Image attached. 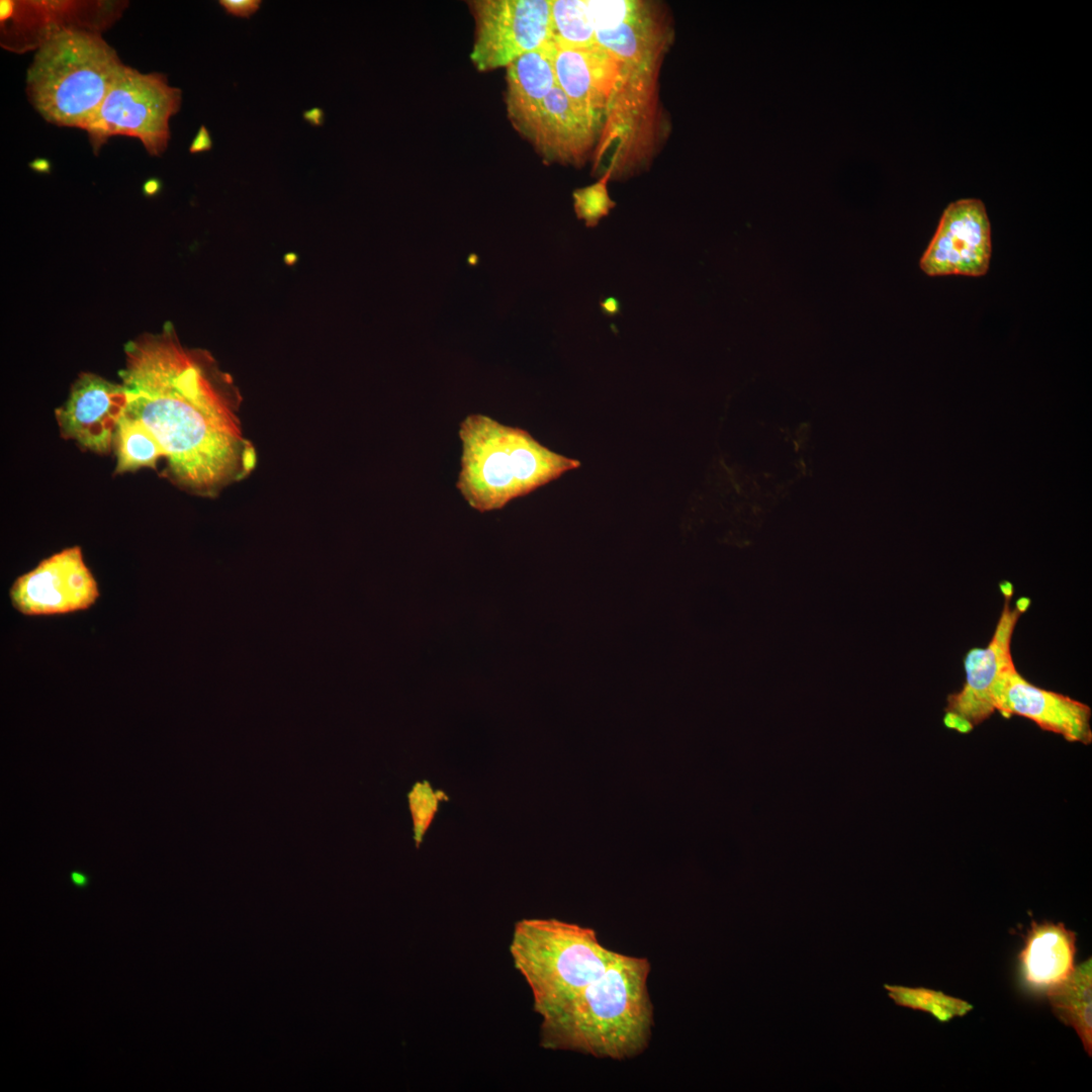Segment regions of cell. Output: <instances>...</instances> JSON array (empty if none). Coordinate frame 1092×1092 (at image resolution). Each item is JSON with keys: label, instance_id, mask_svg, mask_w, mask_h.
I'll return each mask as SVG.
<instances>
[{"label": "cell", "instance_id": "obj_2", "mask_svg": "<svg viewBox=\"0 0 1092 1092\" xmlns=\"http://www.w3.org/2000/svg\"><path fill=\"white\" fill-rule=\"evenodd\" d=\"M136 418L165 453L163 475L186 492L214 497L246 478L257 452L242 430V395L212 354L184 345L167 322L124 346L119 371Z\"/></svg>", "mask_w": 1092, "mask_h": 1092}, {"label": "cell", "instance_id": "obj_1", "mask_svg": "<svg viewBox=\"0 0 1092 1092\" xmlns=\"http://www.w3.org/2000/svg\"><path fill=\"white\" fill-rule=\"evenodd\" d=\"M541 1017L540 1044L623 1061L648 1048L654 1025L651 965L602 944L597 932L557 919H523L510 943Z\"/></svg>", "mask_w": 1092, "mask_h": 1092}, {"label": "cell", "instance_id": "obj_22", "mask_svg": "<svg viewBox=\"0 0 1092 1092\" xmlns=\"http://www.w3.org/2000/svg\"><path fill=\"white\" fill-rule=\"evenodd\" d=\"M575 210L580 218H584L587 225H595L599 219L609 212L614 206L606 188V181L577 190L574 193Z\"/></svg>", "mask_w": 1092, "mask_h": 1092}, {"label": "cell", "instance_id": "obj_27", "mask_svg": "<svg viewBox=\"0 0 1092 1092\" xmlns=\"http://www.w3.org/2000/svg\"><path fill=\"white\" fill-rule=\"evenodd\" d=\"M72 880L74 881V883L76 885H79V886H83V885L86 884V878L83 875L79 874V873H73L72 874Z\"/></svg>", "mask_w": 1092, "mask_h": 1092}, {"label": "cell", "instance_id": "obj_16", "mask_svg": "<svg viewBox=\"0 0 1092 1092\" xmlns=\"http://www.w3.org/2000/svg\"><path fill=\"white\" fill-rule=\"evenodd\" d=\"M1052 1010L1064 1024L1072 1026L1086 1053L1092 1055V960L1074 968L1059 986L1046 991Z\"/></svg>", "mask_w": 1092, "mask_h": 1092}, {"label": "cell", "instance_id": "obj_15", "mask_svg": "<svg viewBox=\"0 0 1092 1092\" xmlns=\"http://www.w3.org/2000/svg\"><path fill=\"white\" fill-rule=\"evenodd\" d=\"M554 41L527 53L507 68L508 116L525 135L545 97L556 85L553 69Z\"/></svg>", "mask_w": 1092, "mask_h": 1092}, {"label": "cell", "instance_id": "obj_8", "mask_svg": "<svg viewBox=\"0 0 1092 1092\" xmlns=\"http://www.w3.org/2000/svg\"><path fill=\"white\" fill-rule=\"evenodd\" d=\"M99 597L98 582L77 545L43 558L9 589L12 607L29 617L86 611Z\"/></svg>", "mask_w": 1092, "mask_h": 1092}, {"label": "cell", "instance_id": "obj_25", "mask_svg": "<svg viewBox=\"0 0 1092 1092\" xmlns=\"http://www.w3.org/2000/svg\"><path fill=\"white\" fill-rule=\"evenodd\" d=\"M13 4L10 1H1V20L12 14Z\"/></svg>", "mask_w": 1092, "mask_h": 1092}, {"label": "cell", "instance_id": "obj_17", "mask_svg": "<svg viewBox=\"0 0 1092 1092\" xmlns=\"http://www.w3.org/2000/svg\"><path fill=\"white\" fill-rule=\"evenodd\" d=\"M112 450L115 473L157 467L165 453L156 437L134 417L124 412L114 431Z\"/></svg>", "mask_w": 1092, "mask_h": 1092}, {"label": "cell", "instance_id": "obj_20", "mask_svg": "<svg viewBox=\"0 0 1092 1092\" xmlns=\"http://www.w3.org/2000/svg\"><path fill=\"white\" fill-rule=\"evenodd\" d=\"M884 988L896 1005L927 1012L942 1023L963 1017L974 1008L963 999L924 987L885 984Z\"/></svg>", "mask_w": 1092, "mask_h": 1092}, {"label": "cell", "instance_id": "obj_3", "mask_svg": "<svg viewBox=\"0 0 1092 1092\" xmlns=\"http://www.w3.org/2000/svg\"><path fill=\"white\" fill-rule=\"evenodd\" d=\"M458 434L462 453L456 487L480 513L503 509L580 465L551 451L526 430L485 415L467 416Z\"/></svg>", "mask_w": 1092, "mask_h": 1092}, {"label": "cell", "instance_id": "obj_11", "mask_svg": "<svg viewBox=\"0 0 1092 1092\" xmlns=\"http://www.w3.org/2000/svg\"><path fill=\"white\" fill-rule=\"evenodd\" d=\"M996 711L1004 717H1024L1040 729L1061 735L1067 741L1090 744L1091 709L1069 696L1037 687L1023 677L1016 666L1000 679L994 691Z\"/></svg>", "mask_w": 1092, "mask_h": 1092}, {"label": "cell", "instance_id": "obj_13", "mask_svg": "<svg viewBox=\"0 0 1092 1092\" xmlns=\"http://www.w3.org/2000/svg\"><path fill=\"white\" fill-rule=\"evenodd\" d=\"M596 126L555 85L545 97L525 136L548 160L574 162L590 146Z\"/></svg>", "mask_w": 1092, "mask_h": 1092}, {"label": "cell", "instance_id": "obj_24", "mask_svg": "<svg viewBox=\"0 0 1092 1092\" xmlns=\"http://www.w3.org/2000/svg\"><path fill=\"white\" fill-rule=\"evenodd\" d=\"M211 146H212V142H211L209 132L206 129V127L202 125L200 127V129L198 130V132L196 133L195 138L193 139V142H192V144L190 146V152L191 153H198V152L208 151L211 148Z\"/></svg>", "mask_w": 1092, "mask_h": 1092}, {"label": "cell", "instance_id": "obj_18", "mask_svg": "<svg viewBox=\"0 0 1092 1092\" xmlns=\"http://www.w3.org/2000/svg\"><path fill=\"white\" fill-rule=\"evenodd\" d=\"M642 4L619 21L596 30L597 43L623 62H639L648 49V22Z\"/></svg>", "mask_w": 1092, "mask_h": 1092}, {"label": "cell", "instance_id": "obj_4", "mask_svg": "<svg viewBox=\"0 0 1092 1092\" xmlns=\"http://www.w3.org/2000/svg\"><path fill=\"white\" fill-rule=\"evenodd\" d=\"M124 65L98 35L64 28L44 39L27 71V91L51 123L84 128Z\"/></svg>", "mask_w": 1092, "mask_h": 1092}, {"label": "cell", "instance_id": "obj_10", "mask_svg": "<svg viewBox=\"0 0 1092 1092\" xmlns=\"http://www.w3.org/2000/svg\"><path fill=\"white\" fill-rule=\"evenodd\" d=\"M127 402V392L121 383L81 372L72 383L67 400L56 410L60 434L83 450L107 454L112 450L114 431Z\"/></svg>", "mask_w": 1092, "mask_h": 1092}, {"label": "cell", "instance_id": "obj_12", "mask_svg": "<svg viewBox=\"0 0 1092 1092\" xmlns=\"http://www.w3.org/2000/svg\"><path fill=\"white\" fill-rule=\"evenodd\" d=\"M552 62L556 85L597 125L620 77L622 62L599 44L588 49L555 44Z\"/></svg>", "mask_w": 1092, "mask_h": 1092}, {"label": "cell", "instance_id": "obj_23", "mask_svg": "<svg viewBox=\"0 0 1092 1092\" xmlns=\"http://www.w3.org/2000/svg\"><path fill=\"white\" fill-rule=\"evenodd\" d=\"M220 5L232 15L238 17H250L260 7V0H221Z\"/></svg>", "mask_w": 1092, "mask_h": 1092}, {"label": "cell", "instance_id": "obj_26", "mask_svg": "<svg viewBox=\"0 0 1092 1092\" xmlns=\"http://www.w3.org/2000/svg\"><path fill=\"white\" fill-rule=\"evenodd\" d=\"M31 166L34 167L35 170L44 171L47 168H49V163L47 160L43 159H35L32 162Z\"/></svg>", "mask_w": 1092, "mask_h": 1092}, {"label": "cell", "instance_id": "obj_5", "mask_svg": "<svg viewBox=\"0 0 1092 1092\" xmlns=\"http://www.w3.org/2000/svg\"><path fill=\"white\" fill-rule=\"evenodd\" d=\"M181 91L164 76L125 67L95 114L83 128L94 150L113 135L139 139L149 154L163 153L170 136L169 120L180 108Z\"/></svg>", "mask_w": 1092, "mask_h": 1092}, {"label": "cell", "instance_id": "obj_7", "mask_svg": "<svg viewBox=\"0 0 1092 1092\" xmlns=\"http://www.w3.org/2000/svg\"><path fill=\"white\" fill-rule=\"evenodd\" d=\"M471 8L476 29L470 59L479 71L508 67L553 41L551 1L479 0Z\"/></svg>", "mask_w": 1092, "mask_h": 1092}, {"label": "cell", "instance_id": "obj_19", "mask_svg": "<svg viewBox=\"0 0 1092 1092\" xmlns=\"http://www.w3.org/2000/svg\"><path fill=\"white\" fill-rule=\"evenodd\" d=\"M552 40L563 49H588L597 43L586 0L551 1Z\"/></svg>", "mask_w": 1092, "mask_h": 1092}, {"label": "cell", "instance_id": "obj_9", "mask_svg": "<svg viewBox=\"0 0 1092 1092\" xmlns=\"http://www.w3.org/2000/svg\"><path fill=\"white\" fill-rule=\"evenodd\" d=\"M991 255V223L986 207L979 199L964 198L943 210L919 266L931 277H980L987 273Z\"/></svg>", "mask_w": 1092, "mask_h": 1092}, {"label": "cell", "instance_id": "obj_14", "mask_svg": "<svg viewBox=\"0 0 1092 1092\" xmlns=\"http://www.w3.org/2000/svg\"><path fill=\"white\" fill-rule=\"evenodd\" d=\"M1076 933L1064 923L1031 922L1018 954L1023 982L1033 990L1049 991L1073 972Z\"/></svg>", "mask_w": 1092, "mask_h": 1092}, {"label": "cell", "instance_id": "obj_21", "mask_svg": "<svg viewBox=\"0 0 1092 1092\" xmlns=\"http://www.w3.org/2000/svg\"><path fill=\"white\" fill-rule=\"evenodd\" d=\"M444 794L435 792L429 783H418L408 795L410 808L415 827V838L419 844L428 829Z\"/></svg>", "mask_w": 1092, "mask_h": 1092}, {"label": "cell", "instance_id": "obj_6", "mask_svg": "<svg viewBox=\"0 0 1092 1092\" xmlns=\"http://www.w3.org/2000/svg\"><path fill=\"white\" fill-rule=\"evenodd\" d=\"M999 586L1004 605L992 638L986 647H974L966 653L964 686L946 700L943 724L962 734L971 732L996 712L994 691L1005 673L1015 666L1011 654L1012 636L1020 616L1031 603L1029 598L1021 597L1012 607V584L1003 581Z\"/></svg>", "mask_w": 1092, "mask_h": 1092}]
</instances>
